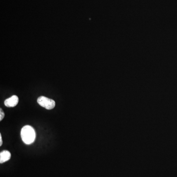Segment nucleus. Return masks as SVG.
<instances>
[{
	"label": "nucleus",
	"instance_id": "f257e3e1",
	"mask_svg": "<svg viewBox=\"0 0 177 177\" xmlns=\"http://www.w3.org/2000/svg\"><path fill=\"white\" fill-rule=\"evenodd\" d=\"M21 136L24 143L27 145L31 144L36 138V132L33 127L27 125L21 129Z\"/></svg>",
	"mask_w": 177,
	"mask_h": 177
},
{
	"label": "nucleus",
	"instance_id": "f03ea898",
	"mask_svg": "<svg viewBox=\"0 0 177 177\" xmlns=\"http://www.w3.org/2000/svg\"><path fill=\"white\" fill-rule=\"evenodd\" d=\"M37 102L40 105L47 110L52 109L55 106V102L54 100L45 96H40L37 99Z\"/></svg>",
	"mask_w": 177,
	"mask_h": 177
},
{
	"label": "nucleus",
	"instance_id": "7ed1b4c3",
	"mask_svg": "<svg viewBox=\"0 0 177 177\" xmlns=\"http://www.w3.org/2000/svg\"><path fill=\"white\" fill-rule=\"evenodd\" d=\"M18 102L19 99L18 96L14 95L4 101V105L7 107H15L18 104Z\"/></svg>",
	"mask_w": 177,
	"mask_h": 177
},
{
	"label": "nucleus",
	"instance_id": "20e7f679",
	"mask_svg": "<svg viewBox=\"0 0 177 177\" xmlns=\"http://www.w3.org/2000/svg\"><path fill=\"white\" fill-rule=\"evenodd\" d=\"M11 158V154L8 151H3L0 153V163L3 164L10 160Z\"/></svg>",
	"mask_w": 177,
	"mask_h": 177
},
{
	"label": "nucleus",
	"instance_id": "39448f33",
	"mask_svg": "<svg viewBox=\"0 0 177 177\" xmlns=\"http://www.w3.org/2000/svg\"><path fill=\"white\" fill-rule=\"evenodd\" d=\"M4 113L3 111L1 108L0 109V121H2L4 117Z\"/></svg>",
	"mask_w": 177,
	"mask_h": 177
},
{
	"label": "nucleus",
	"instance_id": "423d86ee",
	"mask_svg": "<svg viewBox=\"0 0 177 177\" xmlns=\"http://www.w3.org/2000/svg\"><path fill=\"white\" fill-rule=\"evenodd\" d=\"M3 144V141H2V137H1V134H0V146H1Z\"/></svg>",
	"mask_w": 177,
	"mask_h": 177
}]
</instances>
